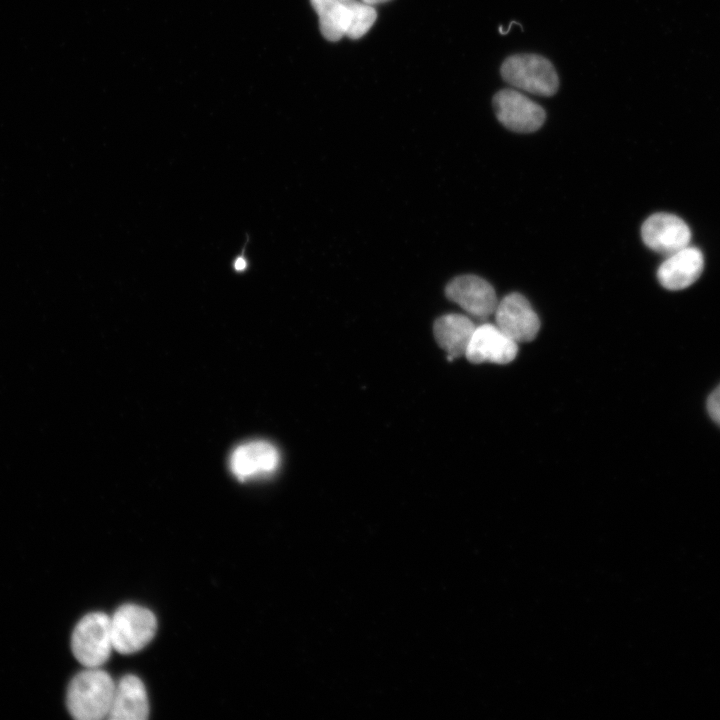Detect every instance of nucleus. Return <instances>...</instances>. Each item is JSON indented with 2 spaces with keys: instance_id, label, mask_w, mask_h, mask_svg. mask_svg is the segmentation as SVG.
Segmentation results:
<instances>
[{
  "instance_id": "obj_1",
  "label": "nucleus",
  "mask_w": 720,
  "mask_h": 720,
  "mask_svg": "<svg viewBox=\"0 0 720 720\" xmlns=\"http://www.w3.org/2000/svg\"><path fill=\"white\" fill-rule=\"evenodd\" d=\"M116 683L110 675L97 668L78 673L67 690V708L79 720H100L108 717Z\"/></svg>"
},
{
  "instance_id": "obj_2",
  "label": "nucleus",
  "mask_w": 720,
  "mask_h": 720,
  "mask_svg": "<svg viewBox=\"0 0 720 720\" xmlns=\"http://www.w3.org/2000/svg\"><path fill=\"white\" fill-rule=\"evenodd\" d=\"M501 76L513 87L534 95L552 96L559 88V78L553 64L537 54H515L501 65Z\"/></svg>"
},
{
  "instance_id": "obj_3",
  "label": "nucleus",
  "mask_w": 720,
  "mask_h": 720,
  "mask_svg": "<svg viewBox=\"0 0 720 720\" xmlns=\"http://www.w3.org/2000/svg\"><path fill=\"white\" fill-rule=\"evenodd\" d=\"M156 628L150 610L135 604L123 605L110 617L113 649L122 654L137 652L152 640Z\"/></svg>"
},
{
  "instance_id": "obj_4",
  "label": "nucleus",
  "mask_w": 720,
  "mask_h": 720,
  "mask_svg": "<svg viewBox=\"0 0 720 720\" xmlns=\"http://www.w3.org/2000/svg\"><path fill=\"white\" fill-rule=\"evenodd\" d=\"M71 646L76 659L87 668L104 664L113 649L110 617L101 612L84 616L74 628Z\"/></svg>"
},
{
  "instance_id": "obj_5",
  "label": "nucleus",
  "mask_w": 720,
  "mask_h": 720,
  "mask_svg": "<svg viewBox=\"0 0 720 720\" xmlns=\"http://www.w3.org/2000/svg\"><path fill=\"white\" fill-rule=\"evenodd\" d=\"M493 108L499 122L514 132L530 133L544 123V109L514 89H502L493 97Z\"/></svg>"
},
{
  "instance_id": "obj_6",
  "label": "nucleus",
  "mask_w": 720,
  "mask_h": 720,
  "mask_svg": "<svg viewBox=\"0 0 720 720\" xmlns=\"http://www.w3.org/2000/svg\"><path fill=\"white\" fill-rule=\"evenodd\" d=\"M496 326L516 343L532 341L540 321L528 300L519 293H510L498 302L494 311Z\"/></svg>"
},
{
  "instance_id": "obj_7",
  "label": "nucleus",
  "mask_w": 720,
  "mask_h": 720,
  "mask_svg": "<svg viewBox=\"0 0 720 720\" xmlns=\"http://www.w3.org/2000/svg\"><path fill=\"white\" fill-rule=\"evenodd\" d=\"M445 293L448 299L480 319L494 313L498 304L492 285L476 275H461L452 279L446 286Z\"/></svg>"
},
{
  "instance_id": "obj_8",
  "label": "nucleus",
  "mask_w": 720,
  "mask_h": 720,
  "mask_svg": "<svg viewBox=\"0 0 720 720\" xmlns=\"http://www.w3.org/2000/svg\"><path fill=\"white\" fill-rule=\"evenodd\" d=\"M279 463L280 454L277 448L262 440L237 446L229 458L232 474L241 481L270 475L277 470Z\"/></svg>"
},
{
  "instance_id": "obj_9",
  "label": "nucleus",
  "mask_w": 720,
  "mask_h": 720,
  "mask_svg": "<svg viewBox=\"0 0 720 720\" xmlns=\"http://www.w3.org/2000/svg\"><path fill=\"white\" fill-rule=\"evenodd\" d=\"M641 236L647 247L669 256L689 245L691 232L676 215L656 213L644 221Z\"/></svg>"
},
{
  "instance_id": "obj_10",
  "label": "nucleus",
  "mask_w": 720,
  "mask_h": 720,
  "mask_svg": "<svg viewBox=\"0 0 720 720\" xmlns=\"http://www.w3.org/2000/svg\"><path fill=\"white\" fill-rule=\"evenodd\" d=\"M518 352V343L508 337L496 325L484 323L476 326L465 356L475 364H507Z\"/></svg>"
},
{
  "instance_id": "obj_11",
  "label": "nucleus",
  "mask_w": 720,
  "mask_h": 720,
  "mask_svg": "<svg viewBox=\"0 0 720 720\" xmlns=\"http://www.w3.org/2000/svg\"><path fill=\"white\" fill-rule=\"evenodd\" d=\"M704 260L701 251L689 245L669 256L660 265L657 277L669 290H680L693 284L701 275Z\"/></svg>"
},
{
  "instance_id": "obj_12",
  "label": "nucleus",
  "mask_w": 720,
  "mask_h": 720,
  "mask_svg": "<svg viewBox=\"0 0 720 720\" xmlns=\"http://www.w3.org/2000/svg\"><path fill=\"white\" fill-rule=\"evenodd\" d=\"M149 703L142 681L134 675L124 676L115 685L111 708L112 720H143L148 717Z\"/></svg>"
},
{
  "instance_id": "obj_13",
  "label": "nucleus",
  "mask_w": 720,
  "mask_h": 720,
  "mask_svg": "<svg viewBox=\"0 0 720 720\" xmlns=\"http://www.w3.org/2000/svg\"><path fill=\"white\" fill-rule=\"evenodd\" d=\"M476 326L462 314H446L434 323V336L449 361L465 355Z\"/></svg>"
},
{
  "instance_id": "obj_14",
  "label": "nucleus",
  "mask_w": 720,
  "mask_h": 720,
  "mask_svg": "<svg viewBox=\"0 0 720 720\" xmlns=\"http://www.w3.org/2000/svg\"><path fill=\"white\" fill-rule=\"evenodd\" d=\"M319 17L322 35L330 41L345 36L347 25V2L340 0H310Z\"/></svg>"
},
{
  "instance_id": "obj_15",
  "label": "nucleus",
  "mask_w": 720,
  "mask_h": 720,
  "mask_svg": "<svg viewBox=\"0 0 720 720\" xmlns=\"http://www.w3.org/2000/svg\"><path fill=\"white\" fill-rule=\"evenodd\" d=\"M347 25L345 36L358 39L362 37L374 24L377 13L374 6L363 1H347Z\"/></svg>"
},
{
  "instance_id": "obj_16",
  "label": "nucleus",
  "mask_w": 720,
  "mask_h": 720,
  "mask_svg": "<svg viewBox=\"0 0 720 720\" xmlns=\"http://www.w3.org/2000/svg\"><path fill=\"white\" fill-rule=\"evenodd\" d=\"M707 409L711 418L720 426V385L710 394Z\"/></svg>"
},
{
  "instance_id": "obj_17",
  "label": "nucleus",
  "mask_w": 720,
  "mask_h": 720,
  "mask_svg": "<svg viewBox=\"0 0 720 720\" xmlns=\"http://www.w3.org/2000/svg\"><path fill=\"white\" fill-rule=\"evenodd\" d=\"M361 1H363L364 3H367V4H369V5L374 6V5H376V4H381V3H384V2L389 1V0H361Z\"/></svg>"
},
{
  "instance_id": "obj_18",
  "label": "nucleus",
  "mask_w": 720,
  "mask_h": 720,
  "mask_svg": "<svg viewBox=\"0 0 720 720\" xmlns=\"http://www.w3.org/2000/svg\"><path fill=\"white\" fill-rule=\"evenodd\" d=\"M340 1L347 2V1H351V0H340Z\"/></svg>"
}]
</instances>
